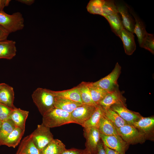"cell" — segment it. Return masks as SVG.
Returning <instances> with one entry per match:
<instances>
[{"instance_id": "7402d4cb", "label": "cell", "mask_w": 154, "mask_h": 154, "mask_svg": "<svg viewBox=\"0 0 154 154\" xmlns=\"http://www.w3.org/2000/svg\"><path fill=\"white\" fill-rule=\"evenodd\" d=\"M25 131L16 127L2 142L1 145H5L9 147L15 148L19 144Z\"/></svg>"}, {"instance_id": "4fadbf2b", "label": "cell", "mask_w": 154, "mask_h": 154, "mask_svg": "<svg viewBox=\"0 0 154 154\" xmlns=\"http://www.w3.org/2000/svg\"><path fill=\"white\" fill-rule=\"evenodd\" d=\"M116 5L118 12L121 16L124 28L134 33L135 21L129 12L128 6L121 3Z\"/></svg>"}, {"instance_id": "3957f363", "label": "cell", "mask_w": 154, "mask_h": 154, "mask_svg": "<svg viewBox=\"0 0 154 154\" xmlns=\"http://www.w3.org/2000/svg\"><path fill=\"white\" fill-rule=\"evenodd\" d=\"M0 25L10 33L23 29L24 19L19 12L9 15L3 11H0Z\"/></svg>"}, {"instance_id": "9c48e42d", "label": "cell", "mask_w": 154, "mask_h": 154, "mask_svg": "<svg viewBox=\"0 0 154 154\" xmlns=\"http://www.w3.org/2000/svg\"><path fill=\"white\" fill-rule=\"evenodd\" d=\"M144 137L146 140L153 141L154 137V117L142 116L133 125Z\"/></svg>"}, {"instance_id": "ffe728a7", "label": "cell", "mask_w": 154, "mask_h": 154, "mask_svg": "<svg viewBox=\"0 0 154 154\" xmlns=\"http://www.w3.org/2000/svg\"><path fill=\"white\" fill-rule=\"evenodd\" d=\"M128 7L129 12L133 17L135 21L134 33L136 35L139 46L141 47L147 32L143 22L133 10Z\"/></svg>"}, {"instance_id": "8992f818", "label": "cell", "mask_w": 154, "mask_h": 154, "mask_svg": "<svg viewBox=\"0 0 154 154\" xmlns=\"http://www.w3.org/2000/svg\"><path fill=\"white\" fill-rule=\"evenodd\" d=\"M33 141L36 147L42 151L53 139L50 128L42 123L38 125L37 128L31 134Z\"/></svg>"}, {"instance_id": "6da1fadb", "label": "cell", "mask_w": 154, "mask_h": 154, "mask_svg": "<svg viewBox=\"0 0 154 154\" xmlns=\"http://www.w3.org/2000/svg\"><path fill=\"white\" fill-rule=\"evenodd\" d=\"M42 123L50 128L74 122L71 118L70 113L54 107L42 116Z\"/></svg>"}, {"instance_id": "d6986e66", "label": "cell", "mask_w": 154, "mask_h": 154, "mask_svg": "<svg viewBox=\"0 0 154 154\" xmlns=\"http://www.w3.org/2000/svg\"><path fill=\"white\" fill-rule=\"evenodd\" d=\"M14 92L13 88L6 84L0 89V103L12 109L13 105Z\"/></svg>"}, {"instance_id": "cb8c5ba5", "label": "cell", "mask_w": 154, "mask_h": 154, "mask_svg": "<svg viewBox=\"0 0 154 154\" xmlns=\"http://www.w3.org/2000/svg\"><path fill=\"white\" fill-rule=\"evenodd\" d=\"M66 146L60 140L53 139L42 150V154H60L66 149Z\"/></svg>"}, {"instance_id": "484cf974", "label": "cell", "mask_w": 154, "mask_h": 154, "mask_svg": "<svg viewBox=\"0 0 154 154\" xmlns=\"http://www.w3.org/2000/svg\"><path fill=\"white\" fill-rule=\"evenodd\" d=\"M104 113L102 107L98 105L94 112L84 123V128L94 127L98 128L101 118Z\"/></svg>"}, {"instance_id": "e0dca14e", "label": "cell", "mask_w": 154, "mask_h": 154, "mask_svg": "<svg viewBox=\"0 0 154 154\" xmlns=\"http://www.w3.org/2000/svg\"><path fill=\"white\" fill-rule=\"evenodd\" d=\"M29 114L28 111L15 107L13 109L9 119L13 121L16 127L25 130V122Z\"/></svg>"}, {"instance_id": "d590c367", "label": "cell", "mask_w": 154, "mask_h": 154, "mask_svg": "<svg viewBox=\"0 0 154 154\" xmlns=\"http://www.w3.org/2000/svg\"><path fill=\"white\" fill-rule=\"evenodd\" d=\"M93 154H106L101 139L98 143L96 151Z\"/></svg>"}, {"instance_id": "ac0fdd59", "label": "cell", "mask_w": 154, "mask_h": 154, "mask_svg": "<svg viewBox=\"0 0 154 154\" xmlns=\"http://www.w3.org/2000/svg\"><path fill=\"white\" fill-rule=\"evenodd\" d=\"M48 90L55 96L68 99L82 104L80 92L77 86L70 89L60 91H54L49 89Z\"/></svg>"}, {"instance_id": "603a6c76", "label": "cell", "mask_w": 154, "mask_h": 154, "mask_svg": "<svg viewBox=\"0 0 154 154\" xmlns=\"http://www.w3.org/2000/svg\"><path fill=\"white\" fill-rule=\"evenodd\" d=\"M104 17L108 22L112 32L120 38L121 32L124 28L119 13H118Z\"/></svg>"}, {"instance_id": "ab89813d", "label": "cell", "mask_w": 154, "mask_h": 154, "mask_svg": "<svg viewBox=\"0 0 154 154\" xmlns=\"http://www.w3.org/2000/svg\"><path fill=\"white\" fill-rule=\"evenodd\" d=\"M17 1L28 5H31L34 3V0H17Z\"/></svg>"}, {"instance_id": "277c9868", "label": "cell", "mask_w": 154, "mask_h": 154, "mask_svg": "<svg viewBox=\"0 0 154 154\" xmlns=\"http://www.w3.org/2000/svg\"><path fill=\"white\" fill-rule=\"evenodd\" d=\"M121 72V67L117 62L112 71L108 75L94 82L93 85L98 87L108 92L113 91L119 88L117 81Z\"/></svg>"}, {"instance_id": "9a60e30c", "label": "cell", "mask_w": 154, "mask_h": 154, "mask_svg": "<svg viewBox=\"0 0 154 154\" xmlns=\"http://www.w3.org/2000/svg\"><path fill=\"white\" fill-rule=\"evenodd\" d=\"M16 42L12 40L0 41V59H12L16 55Z\"/></svg>"}, {"instance_id": "f546056e", "label": "cell", "mask_w": 154, "mask_h": 154, "mask_svg": "<svg viewBox=\"0 0 154 154\" xmlns=\"http://www.w3.org/2000/svg\"><path fill=\"white\" fill-rule=\"evenodd\" d=\"M16 127L13 122L10 119L2 122L0 130V145Z\"/></svg>"}, {"instance_id": "4dcf8cb0", "label": "cell", "mask_w": 154, "mask_h": 154, "mask_svg": "<svg viewBox=\"0 0 154 154\" xmlns=\"http://www.w3.org/2000/svg\"><path fill=\"white\" fill-rule=\"evenodd\" d=\"M104 0H91L86 7L87 11L90 13L102 16V7Z\"/></svg>"}, {"instance_id": "83f0119b", "label": "cell", "mask_w": 154, "mask_h": 154, "mask_svg": "<svg viewBox=\"0 0 154 154\" xmlns=\"http://www.w3.org/2000/svg\"><path fill=\"white\" fill-rule=\"evenodd\" d=\"M77 86L80 92L82 104L95 106H97L94 103L92 99L88 82H82Z\"/></svg>"}, {"instance_id": "7a4b0ae2", "label": "cell", "mask_w": 154, "mask_h": 154, "mask_svg": "<svg viewBox=\"0 0 154 154\" xmlns=\"http://www.w3.org/2000/svg\"><path fill=\"white\" fill-rule=\"evenodd\" d=\"M32 97L42 116L54 107L55 96L49 92L48 89L38 88L33 92Z\"/></svg>"}, {"instance_id": "4316f807", "label": "cell", "mask_w": 154, "mask_h": 154, "mask_svg": "<svg viewBox=\"0 0 154 154\" xmlns=\"http://www.w3.org/2000/svg\"><path fill=\"white\" fill-rule=\"evenodd\" d=\"M98 129L100 133L105 135L118 134L116 128L104 116V114L101 118Z\"/></svg>"}, {"instance_id": "74e56055", "label": "cell", "mask_w": 154, "mask_h": 154, "mask_svg": "<svg viewBox=\"0 0 154 154\" xmlns=\"http://www.w3.org/2000/svg\"><path fill=\"white\" fill-rule=\"evenodd\" d=\"M11 0H0V11H3L5 7L9 5Z\"/></svg>"}, {"instance_id": "7c38bea8", "label": "cell", "mask_w": 154, "mask_h": 154, "mask_svg": "<svg viewBox=\"0 0 154 154\" xmlns=\"http://www.w3.org/2000/svg\"><path fill=\"white\" fill-rule=\"evenodd\" d=\"M125 102L126 99L118 88L113 91L108 92L98 105L103 108H108L116 104H125Z\"/></svg>"}, {"instance_id": "f1b7e54d", "label": "cell", "mask_w": 154, "mask_h": 154, "mask_svg": "<svg viewBox=\"0 0 154 154\" xmlns=\"http://www.w3.org/2000/svg\"><path fill=\"white\" fill-rule=\"evenodd\" d=\"M88 84L92 99L94 103L98 105L108 92L98 87L93 85L91 82H88Z\"/></svg>"}, {"instance_id": "5b68a950", "label": "cell", "mask_w": 154, "mask_h": 154, "mask_svg": "<svg viewBox=\"0 0 154 154\" xmlns=\"http://www.w3.org/2000/svg\"><path fill=\"white\" fill-rule=\"evenodd\" d=\"M118 134L128 144L142 143L146 140L144 136L133 125L128 124L116 128Z\"/></svg>"}, {"instance_id": "ba28073f", "label": "cell", "mask_w": 154, "mask_h": 154, "mask_svg": "<svg viewBox=\"0 0 154 154\" xmlns=\"http://www.w3.org/2000/svg\"><path fill=\"white\" fill-rule=\"evenodd\" d=\"M97 106L82 104L76 108L70 113L71 117L74 123L82 127L94 112Z\"/></svg>"}, {"instance_id": "f35d334b", "label": "cell", "mask_w": 154, "mask_h": 154, "mask_svg": "<svg viewBox=\"0 0 154 154\" xmlns=\"http://www.w3.org/2000/svg\"><path fill=\"white\" fill-rule=\"evenodd\" d=\"M103 146L106 154H119L116 151L107 147L104 144Z\"/></svg>"}, {"instance_id": "e575fe53", "label": "cell", "mask_w": 154, "mask_h": 154, "mask_svg": "<svg viewBox=\"0 0 154 154\" xmlns=\"http://www.w3.org/2000/svg\"><path fill=\"white\" fill-rule=\"evenodd\" d=\"M83 150L76 148L66 149L60 154H81L83 152Z\"/></svg>"}, {"instance_id": "60d3db41", "label": "cell", "mask_w": 154, "mask_h": 154, "mask_svg": "<svg viewBox=\"0 0 154 154\" xmlns=\"http://www.w3.org/2000/svg\"><path fill=\"white\" fill-rule=\"evenodd\" d=\"M81 154H92L91 153L86 150L85 149L83 150V152Z\"/></svg>"}, {"instance_id": "8fae6325", "label": "cell", "mask_w": 154, "mask_h": 154, "mask_svg": "<svg viewBox=\"0 0 154 154\" xmlns=\"http://www.w3.org/2000/svg\"><path fill=\"white\" fill-rule=\"evenodd\" d=\"M110 108L130 125H133L135 122L142 117L139 113L128 109L126 106V104H116L112 106Z\"/></svg>"}, {"instance_id": "836d02e7", "label": "cell", "mask_w": 154, "mask_h": 154, "mask_svg": "<svg viewBox=\"0 0 154 154\" xmlns=\"http://www.w3.org/2000/svg\"><path fill=\"white\" fill-rule=\"evenodd\" d=\"M13 109L0 103V121L2 122L9 119Z\"/></svg>"}, {"instance_id": "d6a6232c", "label": "cell", "mask_w": 154, "mask_h": 154, "mask_svg": "<svg viewBox=\"0 0 154 154\" xmlns=\"http://www.w3.org/2000/svg\"><path fill=\"white\" fill-rule=\"evenodd\" d=\"M141 47L149 50L153 54H154V35L147 33L143 40Z\"/></svg>"}, {"instance_id": "1f68e13d", "label": "cell", "mask_w": 154, "mask_h": 154, "mask_svg": "<svg viewBox=\"0 0 154 154\" xmlns=\"http://www.w3.org/2000/svg\"><path fill=\"white\" fill-rule=\"evenodd\" d=\"M118 13L117 6L113 0H104L102 7V16L104 17Z\"/></svg>"}, {"instance_id": "52a82bcc", "label": "cell", "mask_w": 154, "mask_h": 154, "mask_svg": "<svg viewBox=\"0 0 154 154\" xmlns=\"http://www.w3.org/2000/svg\"><path fill=\"white\" fill-rule=\"evenodd\" d=\"M100 137L104 145L116 151L119 154H125L129 145L119 134L106 135L100 133Z\"/></svg>"}, {"instance_id": "2e32d148", "label": "cell", "mask_w": 154, "mask_h": 154, "mask_svg": "<svg viewBox=\"0 0 154 154\" xmlns=\"http://www.w3.org/2000/svg\"><path fill=\"white\" fill-rule=\"evenodd\" d=\"M133 33L124 28L121 33L120 38L122 41L125 54L132 55L136 49Z\"/></svg>"}, {"instance_id": "b9f144b4", "label": "cell", "mask_w": 154, "mask_h": 154, "mask_svg": "<svg viewBox=\"0 0 154 154\" xmlns=\"http://www.w3.org/2000/svg\"><path fill=\"white\" fill-rule=\"evenodd\" d=\"M6 84L4 83H0V89L3 87Z\"/></svg>"}, {"instance_id": "d4e9b609", "label": "cell", "mask_w": 154, "mask_h": 154, "mask_svg": "<svg viewBox=\"0 0 154 154\" xmlns=\"http://www.w3.org/2000/svg\"><path fill=\"white\" fill-rule=\"evenodd\" d=\"M102 108L104 116L116 128H119L128 124L110 108Z\"/></svg>"}, {"instance_id": "30bf717a", "label": "cell", "mask_w": 154, "mask_h": 154, "mask_svg": "<svg viewBox=\"0 0 154 154\" xmlns=\"http://www.w3.org/2000/svg\"><path fill=\"white\" fill-rule=\"evenodd\" d=\"M83 131L84 136L86 140L85 149L93 154L101 139L100 133L98 128L94 127L84 128Z\"/></svg>"}, {"instance_id": "8d00e7d4", "label": "cell", "mask_w": 154, "mask_h": 154, "mask_svg": "<svg viewBox=\"0 0 154 154\" xmlns=\"http://www.w3.org/2000/svg\"><path fill=\"white\" fill-rule=\"evenodd\" d=\"M9 33L0 25V41L7 39Z\"/></svg>"}, {"instance_id": "5bb4252c", "label": "cell", "mask_w": 154, "mask_h": 154, "mask_svg": "<svg viewBox=\"0 0 154 154\" xmlns=\"http://www.w3.org/2000/svg\"><path fill=\"white\" fill-rule=\"evenodd\" d=\"M16 154H42L34 143L31 134L22 141Z\"/></svg>"}, {"instance_id": "44dd1931", "label": "cell", "mask_w": 154, "mask_h": 154, "mask_svg": "<svg viewBox=\"0 0 154 154\" xmlns=\"http://www.w3.org/2000/svg\"><path fill=\"white\" fill-rule=\"evenodd\" d=\"M82 104L68 99L55 96L54 107L70 113Z\"/></svg>"}, {"instance_id": "7bdbcfd3", "label": "cell", "mask_w": 154, "mask_h": 154, "mask_svg": "<svg viewBox=\"0 0 154 154\" xmlns=\"http://www.w3.org/2000/svg\"><path fill=\"white\" fill-rule=\"evenodd\" d=\"M2 122L0 121V128Z\"/></svg>"}]
</instances>
